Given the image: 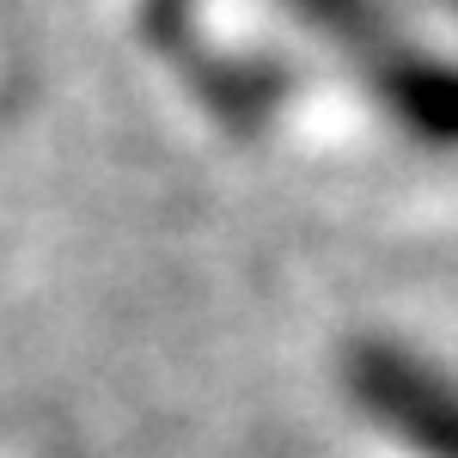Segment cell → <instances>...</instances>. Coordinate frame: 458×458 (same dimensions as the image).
<instances>
[{
	"label": "cell",
	"mask_w": 458,
	"mask_h": 458,
	"mask_svg": "<svg viewBox=\"0 0 458 458\" xmlns=\"http://www.w3.org/2000/svg\"><path fill=\"white\" fill-rule=\"evenodd\" d=\"M343 379L360 416L403 440L416 458H458V379L446 367L391 336H367L349 349Z\"/></svg>",
	"instance_id": "1"
},
{
	"label": "cell",
	"mask_w": 458,
	"mask_h": 458,
	"mask_svg": "<svg viewBox=\"0 0 458 458\" xmlns=\"http://www.w3.org/2000/svg\"><path fill=\"white\" fill-rule=\"evenodd\" d=\"M360 80H367L373 105L410 141L434 147V153H458V55L422 49L397 31L360 62Z\"/></svg>",
	"instance_id": "2"
},
{
	"label": "cell",
	"mask_w": 458,
	"mask_h": 458,
	"mask_svg": "<svg viewBox=\"0 0 458 458\" xmlns=\"http://www.w3.org/2000/svg\"><path fill=\"white\" fill-rule=\"evenodd\" d=\"M190 80H196V98L226 123V129H263L276 110L287 105L293 92V68L276 62V55H257V49H239V55H196L190 62Z\"/></svg>",
	"instance_id": "3"
},
{
	"label": "cell",
	"mask_w": 458,
	"mask_h": 458,
	"mask_svg": "<svg viewBox=\"0 0 458 458\" xmlns=\"http://www.w3.org/2000/svg\"><path fill=\"white\" fill-rule=\"evenodd\" d=\"M282 13L306 37L330 43V49H343L354 68H360L379 43L397 37V13H391V0H282Z\"/></svg>",
	"instance_id": "4"
},
{
	"label": "cell",
	"mask_w": 458,
	"mask_h": 458,
	"mask_svg": "<svg viewBox=\"0 0 458 458\" xmlns=\"http://www.w3.org/2000/svg\"><path fill=\"white\" fill-rule=\"evenodd\" d=\"M196 6L202 0H141V37L153 49H190Z\"/></svg>",
	"instance_id": "5"
},
{
	"label": "cell",
	"mask_w": 458,
	"mask_h": 458,
	"mask_svg": "<svg viewBox=\"0 0 458 458\" xmlns=\"http://www.w3.org/2000/svg\"><path fill=\"white\" fill-rule=\"evenodd\" d=\"M446 6H453V13H458V0H446Z\"/></svg>",
	"instance_id": "6"
}]
</instances>
